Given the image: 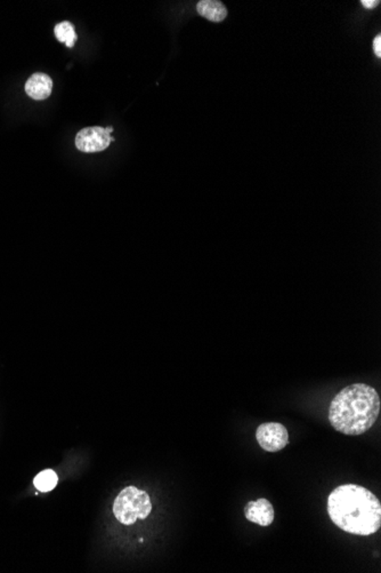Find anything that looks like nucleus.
Masks as SVG:
<instances>
[{
	"instance_id": "nucleus-1",
	"label": "nucleus",
	"mask_w": 381,
	"mask_h": 573,
	"mask_svg": "<svg viewBox=\"0 0 381 573\" xmlns=\"http://www.w3.org/2000/svg\"><path fill=\"white\" fill-rule=\"evenodd\" d=\"M328 513L331 521L347 534L371 536L381 527V504L368 488L340 485L330 493Z\"/></svg>"
},
{
	"instance_id": "nucleus-2",
	"label": "nucleus",
	"mask_w": 381,
	"mask_h": 573,
	"mask_svg": "<svg viewBox=\"0 0 381 573\" xmlns=\"http://www.w3.org/2000/svg\"><path fill=\"white\" fill-rule=\"evenodd\" d=\"M380 397L373 387L354 383L337 394L330 404L329 421L337 432L361 435L378 419Z\"/></svg>"
},
{
	"instance_id": "nucleus-3",
	"label": "nucleus",
	"mask_w": 381,
	"mask_h": 573,
	"mask_svg": "<svg viewBox=\"0 0 381 573\" xmlns=\"http://www.w3.org/2000/svg\"><path fill=\"white\" fill-rule=\"evenodd\" d=\"M151 511L150 497L136 486L124 488L114 500V516L124 525H133L137 520H145Z\"/></svg>"
},
{
	"instance_id": "nucleus-4",
	"label": "nucleus",
	"mask_w": 381,
	"mask_h": 573,
	"mask_svg": "<svg viewBox=\"0 0 381 573\" xmlns=\"http://www.w3.org/2000/svg\"><path fill=\"white\" fill-rule=\"evenodd\" d=\"M256 439L261 449L266 452H279L288 446L289 432L281 423H261L256 432Z\"/></svg>"
},
{
	"instance_id": "nucleus-5",
	"label": "nucleus",
	"mask_w": 381,
	"mask_h": 573,
	"mask_svg": "<svg viewBox=\"0 0 381 573\" xmlns=\"http://www.w3.org/2000/svg\"><path fill=\"white\" fill-rule=\"evenodd\" d=\"M111 138L106 130L101 126L82 128L75 136V147L86 154L100 152L110 146Z\"/></svg>"
},
{
	"instance_id": "nucleus-6",
	"label": "nucleus",
	"mask_w": 381,
	"mask_h": 573,
	"mask_svg": "<svg viewBox=\"0 0 381 573\" xmlns=\"http://www.w3.org/2000/svg\"><path fill=\"white\" fill-rule=\"evenodd\" d=\"M245 518L254 524L270 527L274 522L275 511L273 504L268 499L261 498L256 502H249L245 507Z\"/></svg>"
},
{
	"instance_id": "nucleus-7",
	"label": "nucleus",
	"mask_w": 381,
	"mask_h": 573,
	"mask_svg": "<svg viewBox=\"0 0 381 573\" xmlns=\"http://www.w3.org/2000/svg\"><path fill=\"white\" fill-rule=\"evenodd\" d=\"M53 80L43 72L33 73L26 84V92L30 98L41 101L52 94Z\"/></svg>"
},
{
	"instance_id": "nucleus-8",
	"label": "nucleus",
	"mask_w": 381,
	"mask_h": 573,
	"mask_svg": "<svg viewBox=\"0 0 381 573\" xmlns=\"http://www.w3.org/2000/svg\"><path fill=\"white\" fill-rule=\"evenodd\" d=\"M198 14L205 17L207 20L212 22H222L227 17V10L221 1L216 0H201L196 5Z\"/></svg>"
},
{
	"instance_id": "nucleus-9",
	"label": "nucleus",
	"mask_w": 381,
	"mask_h": 573,
	"mask_svg": "<svg viewBox=\"0 0 381 573\" xmlns=\"http://www.w3.org/2000/svg\"><path fill=\"white\" fill-rule=\"evenodd\" d=\"M54 33H55V37L59 43L66 44L68 49L75 46V42L78 39V36L75 33V26L68 21H63L61 24H56L55 28H54Z\"/></svg>"
},
{
	"instance_id": "nucleus-10",
	"label": "nucleus",
	"mask_w": 381,
	"mask_h": 573,
	"mask_svg": "<svg viewBox=\"0 0 381 573\" xmlns=\"http://www.w3.org/2000/svg\"><path fill=\"white\" fill-rule=\"evenodd\" d=\"M57 482H59V478L56 473L52 469H46L35 477L33 484L40 492H49L52 491L53 488H55Z\"/></svg>"
},
{
	"instance_id": "nucleus-11",
	"label": "nucleus",
	"mask_w": 381,
	"mask_h": 573,
	"mask_svg": "<svg viewBox=\"0 0 381 573\" xmlns=\"http://www.w3.org/2000/svg\"><path fill=\"white\" fill-rule=\"evenodd\" d=\"M373 51H375V55L381 58V35H377L373 40Z\"/></svg>"
},
{
	"instance_id": "nucleus-12",
	"label": "nucleus",
	"mask_w": 381,
	"mask_h": 573,
	"mask_svg": "<svg viewBox=\"0 0 381 573\" xmlns=\"http://www.w3.org/2000/svg\"><path fill=\"white\" fill-rule=\"evenodd\" d=\"M361 3L365 7V8L372 10V8H375V7L378 6L380 1H379V0H362Z\"/></svg>"
},
{
	"instance_id": "nucleus-13",
	"label": "nucleus",
	"mask_w": 381,
	"mask_h": 573,
	"mask_svg": "<svg viewBox=\"0 0 381 573\" xmlns=\"http://www.w3.org/2000/svg\"><path fill=\"white\" fill-rule=\"evenodd\" d=\"M105 130H106L109 134H111L112 132H113V127H112V126H109V127L105 128Z\"/></svg>"
}]
</instances>
